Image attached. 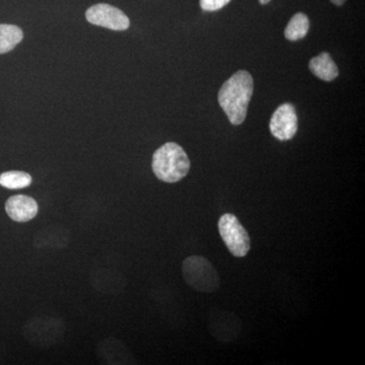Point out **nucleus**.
<instances>
[{
    "instance_id": "f257e3e1",
    "label": "nucleus",
    "mask_w": 365,
    "mask_h": 365,
    "mask_svg": "<svg viewBox=\"0 0 365 365\" xmlns=\"http://www.w3.org/2000/svg\"><path fill=\"white\" fill-rule=\"evenodd\" d=\"M253 91L254 79L246 71L235 72L223 83L218 91V103L230 123H244Z\"/></svg>"
},
{
    "instance_id": "f03ea898",
    "label": "nucleus",
    "mask_w": 365,
    "mask_h": 365,
    "mask_svg": "<svg viewBox=\"0 0 365 365\" xmlns=\"http://www.w3.org/2000/svg\"><path fill=\"white\" fill-rule=\"evenodd\" d=\"M190 168L191 163L189 157L179 144L167 143L153 153V170L160 181H181L188 175Z\"/></svg>"
},
{
    "instance_id": "7ed1b4c3",
    "label": "nucleus",
    "mask_w": 365,
    "mask_h": 365,
    "mask_svg": "<svg viewBox=\"0 0 365 365\" xmlns=\"http://www.w3.org/2000/svg\"><path fill=\"white\" fill-rule=\"evenodd\" d=\"M182 275L190 287L211 294L220 288V279L212 264L202 256H190L182 265Z\"/></svg>"
},
{
    "instance_id": "20e7f679",
    "label": "nucleus",
    "mask_w": 365,
    "mask_h": 365,
    "mask_svg": "<svg viewBox=\"0 0 365 365\" xmlns=\"http://www.w3.org/2000/svg\"><path fill=\"white\" fill-rule=\"evenodd\" d=\"M64 332V322L48 316L29 319L23 329L24 336L31 344L44 349L61 342Z\"/></svg>"
},
{
    "instance_id": "39448f33",
    "label": "nucleus",
    "mask_w": 365,
    "mask_h": 365,
    "mask_svg": "<svg viewBox=\"0 0 365 365\" xmlns=\"http://www.w3.org/2000/svg\"><path fill=\"white\" fill-rule=\"evenodd\" d=\"M218 232L232 256L242 258L251 249V240L246 228L232 213H225L218 220Z\"/></svg>"
},
{
    "instance_id": "423d86ee",
    "label": "nucleus",
    "mask_w": 365,
    "mask_h": 365,
    "mask_svg": "<svg viewBox=\"0 0 365 365\" xmlns=\"http://www.w3.org/2000/svg\"><path fill=\"white\" fill-rule=\"evenodd\" d=\"M86 20L93 25L114 31H125L130 26L128 16L117 7L100 4L90 7L86 13Z\"/></svg>"
},
{
    "instance_id": "0eeeda50",
    "label": "nucleus",
    "mask_w": 365,
    "mask_h": 365,
    "mask_svg": "<svg viewBox=\"0 0 365 365\" xmlns=\"http://www.w3.org/2000/svg\"><path fill=\"white\" fill-rule=\"evenodd\" d=\"M297 115L294 105L287 103L273 113L270 121L271 134L281 141L290 140L297 134Z\"/></svg>"
},
{
    "instance_id": "6e6552de",
    "label": "nucleus",
    "mask_w": 365,
    "mask_h": 365,
    "mask_svg": "<svg viewBox=\"0 0 365 365\" xmlns=\"http://www.w3.org/2000/svg\"><path fill=\"white\" fill-rule=\"evenodd\" d=\"M91 284L101 294L117 295L123 292L127 281L119 271L98 268L91 273Z\"/></svg>"
},
{
    "instance_id": "1a4fd4ad",
    "label": "nucleus",
    "mask_w": 365,
    "mask_h": 365,
    "mask_svg": "<svg viewBox=\"0 0 365 365\" xmlns=\"http://www.w3.org/2000/svg\"><path fill=\"white\" fill-rule=\"evenodd\" d=\"M97 357L103 364H133L135 359L126 346L116 338L109 337L98 346Z\"/></svg>"
},
{
    "instance_id": "9d476101",
    "label": "nucleus",
    "mask_w": 365,
    "mask_h": 365,
    "mask_svg": "<svg viewBox=\"0 0 365 365\" xmlns=\"http://www.w3.org/2000/svg\"><path fill=\"white\" fill-rule=\"evenodd\" d=\"M71 242V232L62 225H48L34 237V246L37 249H66Z\"/></svg>"
},
{
    "instance_id": "9b49d317",
    "label": "nucleus",
    "mask_w": 365,
    "mask_h": 365,
    "mask_svg": "<svg viewBox=\"0 0 365 365\" xmlns=\"http://www.w3.org/2000/svg\"><path fill=\"white\" fill-rule=\"evenodd\" d=\"M4 208L11 220L20 223L34 220L39 211L37 201L26 195L11 196L7 199Z\"/></svg>"
},
{
    "instance_id": "f8f14e48",
    "label": "nucleus",
    "mask_w": 365,
    "mask_h": 365,
    "mask_svg": "<svg viewBox=\"0 0 365 365\" xmlns=\"http://www.w3.org/2000/svg\"><path fill=\"white\" fill-rule=\"evenodd\" d=\"M309 71L322 81H332L339 76V71L328 52H323L311 59Z\"/></svg>"
},
{
    "instance_id": "ddd939ff",
    "label": "nucleus",
    "mask_w": 365,
    "mask_h": 365,
    "mask_svg": "<svg viewBox=\"0 0 365 365\" xmlns=\"http://www.w3.org/2000/svg\"><path fill=\"white\" fill-rule=\"evenodd\" d=\"M23 38V31L19 26L6 24L0 25V54L11 51Z\"/></svg>"
},
{
    "instance_id": "4468645a",
    "label": "nucleus",
    "mask_w": 365,
    "mask_h": 365,
    "mask_svg": "<svg viewBox=\"0 0 365 365\" xmlns=\"http://www.w3.org/2000/svg\"><path fill=\"white\" fill-rule=\"evenodd\" d=\"M309 30V20L307 14L299 13L292 16L287 29L285 38L289 41H299L306 37Z\"/></svg>"
},
{
    "instance_id": "2eb2a0df",
    "label": "nucleus",
    "mask_w": 365,
    "mask_h": 365,
    "mask_svg": "<svg viewBox=\"0 0 365 365\" xmlns=\"http://www.w3.org/2000/svg\"><path fill=\"white\" fill-rule=\"evenodd\" d=\"M32 181L31 175L21 170H9L0 175V186L9 190L26 188Z\"/></svg>"
},
{
    "instance_id": "dca6fc26",
    "label": "nucleus",
    "mask_w": 365,
    "mask_h": 365,
    "mask_svg": "<svg viewBox=\"0 0 365 365\" xmlns=\"http://www.w3.org/2000/svg\"><path fill=\"white\" fill-rule=\"evenodd\" d=\"M232 0H200V6L205 11H216L230 4Z\"/></svg>"
},
{
    "instance_id": "f3484780",
    "label": "nucleus",
    "mask_w": 365,
    "mask_h": 365,
    "mask_svg": "<svg viewBox=\"0 0 365 365\" xmlns=\"http://www.w3.org/2000/svg\"><path fill=\"white\" fill-rule=\"evenodd\" d=\"M336 6H343L345 4L346 0H331Z\"/></svg>"
},
{
    "instance_id": "a211bd4d",
    "label": "nucleus",
    "mask_w": 365,
    "mask_h": 365,
    "mask_svg": "<svg viewBox=\"0 0 365 365\" xmlns=\"http://www.w3.org/2000/svg\"><path fill=\"white\" fill-rule=\"evenodd\" d=\"M259 1H260L261 4H267L271 0H259Z\"/></svg>"
}]
</instances>
